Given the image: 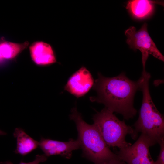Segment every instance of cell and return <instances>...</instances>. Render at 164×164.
I'll use <instances>...</instances> for the list:
<instances>
[{
  "label": "cell",
  "mask_w": 164,
  "mask_h": 164,
  "mask_svg": "<svg viewBox=\"0 0 164 164\" xmlns=\"http://www.w3.org/2000/svg\"><path fill=\"white\" fill-rule=\"evenodd\" d=\"M98 77L93 86L97 96L91 97V101L103 104L113 113L122 115L124 119L133 118L137 112L134 107V97L136 91L141 90L142 77L133 81L124 72L112 77L98 73Z\"/></svg>",
  "instance_id": "6da1fadb"
},
{
  "label": "cell",
  "mask_w": 164,
  "mask_h": 164,
  "mask_svg": "<svg viewBox=\"0 0 164 164\" xmlns=\"http://www.w3.org/2000/svg\"><path fill=\"white\" fill-rule=\"evenodd\" d=\"M141 90L143 98L138 118L133 124L134 133L136 138L141 132L147 135L153 145L164 139V119L162 114L157 110L150 94L149 82L150 74L142 73Z\"/></svg>",
  "instance_id": "7a4b0ae2"
},
{
  "label": "cell",
  "mask_w": 164,
  "mask_h": 164,
  "mask_svg": "<svg viewBox=\"0 0 164 164\" xmlns=\"http://www.w3.org/2000/svg\"><path fill=\"white\" fill-rule=\"evenodd\" d=\"M70 118L75 123L83 157L97 164L117 155L110 149L94 125L83 120L76 106L72 109Z\"/></svg>",
  "instance_id": "3957f363"
},
{
  "label": "cell",
  "mask_w": 164,
  "mask_h": 164,
  "mask_svg": "<svg viewBox=\"0 0 164 164\" xmlns=\"http://www.w3.org/2000/svg\"><path fill=\"white\" fill-rule=\"evenodd\" d=\"M114 113L105 107L93 116V124L109 147H117L121 149L132 145L125 140L127 135L134 139L136 138L134 128L124 120H120Z\"/></svg>",
  "instance_id": "277c9868"
},
{
  "label": "cell",
  "mask_w": 164,
  "mask_h": 164,
  "mask_svg": "<svg viewBox=\"0 0 164 164\" xmlns=\"http://www.w3.org/2000/svg\"><path fill=\"white\" fill-rule=\"evenodd\" d=\"M147 27V24L145 23L138 30H136L134 26H131L125 31L127 37V43L130 48L134 50L138 49L142 53L143 71H146V63L149 55L164 61V56L150 37Z\"/></svg>",
  "instance_id": "5b68a950"
},
{
  "label": "cell",
  "mask_w": 164,
  "mask_h": 164,
  "mask_svg": "<svg viewBox=\"0 0 164 164\" xmlns=\"http://www.w3.org/2000/svg\"><path fill=\"white\" fill-rule=\"evenodd\" d=\"M153 145L148 137L141 133L133 145L119 149L116 154L128 164H155L149 151V147Z\"/></svg>",
  "instance_id": "8992f818"
},
{
  "label": "cell",
  "mask_w": 164,
  "mask_h": 164,
  "mask_svg": "<svg viewBox=\"0 0 164 164\" xmlns=\"http://www.w3.org/2000/svg\"><path fill=\"white\" fill-rule=\"evenodd\" d=\"M39 147L47 157L59 155L69 159L73 151L80 148V145L78 139L61 142L42 137L39 142Z\"/></svg>",
  "instance_id": "52a82bcc"
},
{
  "label": "cell",
  "mask_w": 164,
  "mask_h": 164,
  "mask_svg": "<svg viewBox=\"0 0 164 164\" xmlns=\"http://www.w3.org/2000/svg\"><path fill=\"white\" fill-rule=\"evenodd\" d=\"M94 83L90 72L85 67H82L69 78L64 89L78 98L87 93Z\"/></svg>",
  "instance_id": "ba28073f"
},
{
  "label": "cell",
  "mask_w": 164,
  "mask_h": 164,
  "mask_svg": "<svg viewBox=\"0 0 164 164\" xmlns=\"http://www.w3.org/2000/svg\"><path fill=\"white\" fill-rule=\"evenodd\" d=\"M29 50L31 58L36 65L46 66L56 62L52 47L43 41L33 42L29 46Z\"/></svg>",
  "instance_id": "9c48e42d"
},
{
  "label": "cell",
  "mask_w": 164,
  "mask_h": 164,
  "mask_svg": "<svg viewBox=\"0 0 164 164\" xmlns=\"http://www.w3.org/2000/svg\"><path fill=\"white\" fill-rule=\"evenodd\" d=\"M13 136L16 140L15 151L16 154L24 156L39 147V142L30 137L22 128H15Z\"/></svg>",
  "instance_id": "30bf717a"
},
{
  "label": "cell",
  "mask_w": 164,
  "mask_h": 164,
  "mask_svg": "<svg viewBox=\"0 0 164 164\" xmlns=\"http://www.w3.org/2000/svg\"><path fill=\"white\" fill-rule=\"evenodd\" d=\"M26 42L18 43L2 40L0 41V61L16 57L29 45Z\"/></svg>",
  "instance_id": "8fae6325"
},
{
  "label": "cell",
  "mask_w": 164,
  "mask_h": 164,
  "mask_svg": "<svg viewBox=\"0 0 164 164\" xmlns=\"http://www.w3.org/2000/svg\"><path fill=\"white\" fill-rule=\"evenodd\" d=\"M160 4L156 1L148 0H133L128 1L126 8L137 18H142L152 11L153 4Z\"/></svg>",
  "instance_id": "7c38bea8"
},
{
  "label": "cell",
  "mask_w": 164,
  "mask_h": 164,
  "mask_svg": "<svg viewBox=\"0 0 164 164\" xmlns=\"http://www.w3.org/2000/svg\"><path fill=\"white\" fill-rule=\"evenodd\" d=\"M160 146L159 153L155 164H164V139L159 143Z\"/></svg>",
  "instance_id": "4fadbf2b"
},
{
  "label": "cell",
  "mask_w": 164,
  "mask_h": 164,
  "mask_svg": "<svg viewBox=\"0 0 164 164\" xmlns=\"http://www.w3.org/2000/svg\"><path fill=\"white\" fill-rule=\"evenodd\" d=\"M97 164H125V162L120 159L117 154L116 156Z\"/></svg>",
  "instance_id": "5bb4252c"
},
{
  "label": "cell",
  "mask_w": 164,
  "mask_h": 164,
  "mask_svg": "<svg viewBox=\"0 0 164 164\" xmlns=\"http://www.w3.org/2000/svg\"><path fill=\"white\" fill-rule=\"evenodd\" d=\"M47 159V157L44 154L37 155L34 160L31 162H25L21 161L19 164H39L40 163L44 162Z\"/></svg>",
  "instance_id": "9a60e30c"
},
{
  "label": "cell",
  "mask_w": 164,
  "mask_h": 164,
  "mask_svg": "<svg viewBox=\"0 0 164 164\" xmlns=\"http://www.w3.org/2000/svg\"><path fill=\"white\" fill-rule=\"evenodd\" d=\"M0 164H13L10 161H7L4 162H0Z\"/></svg>",
  "instance_id": "2e32d148"
},
{
  "label": "cell",
  "mask_w": 164,
  "mask_h": 164,
  "mask_svg": "<svg viewBox=\"0 0 164 164\" xmlns=\"http://www.w3.org/2000/svg\"><path fill=\"white\" fill-rule=\"evenodd\" d=\"M6 134V133L5 132L0 130V135H5Z\"/></svg>",
  "instance_id": "e0dca14e"
}]
</instances>
